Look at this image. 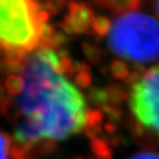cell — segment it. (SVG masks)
Instances as JSON below:
<instances>
[{
  "instance_id": "52a82bcc",
  "label": "cell",
  "mask_w": 159,
  "mask_h": 159,
  "mask_svg": "<svg viewBox=\"0 0 159 159\" xmlns=\"http://www.w3.org/2000/svg\"><path fill=\"white\" fill-rule=\"evenodd\" d=\"M111 27H112L111 20L105 16H99V17L94 18V20L91 25V30H89V32L92 35L97 37L98 39H102L104 37L108 35Z\"/></svg>"
},
{
  "instance_id": "6da1fadb",
  "label": "cell",
  "mask_w": 159,
  "mask_h": 159,
  "mask_svg": "<svg viewBox=\"0 0 159 159\" xmlns=\"http://www.w3.org/2000/svg\"><path fill=\"white\" fill-rule=\"evenodd\" d=\"M18 74L23 85L13 96L17 145L63 142L85 129L89 120L85 97L75 81L68 80L53 48L40 47L26 57Z\"/></svg>"
},
{
  "instance_id": "9c48e42d",
  "label": "cell",
  "mask_w": 159,
  "mask_h": 159,
  "mask_svg": "<svg viewBox=\"0 0 159 159\" xmlns=\"http://www.w3.org/2000/svg\"><path fill=\"white\" fill-rule=\"evenodd\" d=\"M83 51H84V54L85 57L92 61V63H98L102 57V51L100 48H98L97 46L92 45L87 41H84L83 43Z\"/></svg>"
},
{
  "instance_id": "5bb4252c",
  "label": "cell",
  "mask_w": 159,
  "mask_h": 159,
  "mask_svg": "<svg viewBox=\"0 0 159 159\" xmlns=\"http://www.w3.org/2000/svg\"><path fill=\"white\" fill-rule=\"evenodd\" d=\"M154 1H156V8H157V12L159 14V0H154Z\"/></svg>"
},
{
  "instance_id": "7c38bea8",
  "label": "cell",
  "mask_w": 159,
  "mask_h": 159,
  "mask_svg": "<svg viewBox=\"0 0 159 159\" xmlns=\"http://www.w3.org/2000/svg\"><path fill=\"white\" fill-rule=\"evenodd\" d=\"M51 13L45 10V8H40L39 11L37 12V14H35V19H37V21L39 24H46L48 20H50V18H51Z\"/></svg>"
},
{
  "instance_id": "5b68a950",
  "label": "cell",
  "mask_w": 159,
  "mask_h": 159,
  "mask_svg": "<svg viewBox=\"0 0 159 159\" xmlns=\"http://www.w3.org/2000/svg\"><path fill=\"white\" fill-rule=\"evenodd\" d=\"M94 18L96 16L91 7L81 1H72L63 21L59 23V27L65 33H85L89 32Z\"/></svg>"
},
{
  "instance_id": "3957f363",
  "label": "cell",
  "mask_w": 159,
  "mask_h": 159,
  "mask_svg": "<svg viewBox=\"0 0 159 159\" xmlns=\"http://www.w3.org/2000/svg\"><path fill=\"white\" fill-rule=\"evenodd\" d=\"M40 10L34 0H0V48L4 53L34 51L40 46Z\"/></svg>"
},
{
  "instance_id": "4fadbf2b",
  "label": "cell",
  "mask_w": 159,
  "mask_h": 159,
  "mask_svg": "<svg viewBox=\"0 0 159 159\" xmlns=\"http://www.w3.org/2000/svg\"><path fill=\"white\" fill-rule=\"evenodd\" d=\"M131 159H159V154L150 153V152H144V153L136 154L134 157H132Z\"/></svg>"
},
{
  "instance_id": "ba28073f",
  "label": "cell",
  "mask_w": 159,
  "mask_h": 159,
  "mask_svg": "<svg viewBox=\"0 0 159 159\" xmlns=\"http://www.w3.org/2000/svg\"><path fill=\"white\" fill-rule=\"evenodd\" d=\"M12 148L11 138L0 129V159H10Z\"/></svg>"
},
{
  "instance_id": "277c9868",
  "label": "cell",
  "mask_w": 159,
  "mask_h": 159,
  "mask_svg": "<svg viewBox=\"0 0 159 159\" xmlns=\"http://www.w3.org/2000/svg\"><path fill=\"white\" fill-rule=\"evenodd\" d=\"M130 108L143 127L159 137V65L133 80Z\"/></svg>"
},
{
  "instance_id": "8992f818",
  "label": "cell",
  "mask_w": 159,
  "mask_h": 159,
  "mask_svg": "<svg viewBox=\"0 0 159 159\" xmlns=\"http://www.w3.org/2000/svg\"><path fill=\"white\" fill-rule=\"evenodd\" d=\"M145 0H93L96 5L104 7L113 13H126L134 11L143 5Z\"/></svg>"
},
{
  "instance_id": "8fae6325",
  "label": "cell",
  "mask_w": 159,
  "mask_h": 159,
  "mask_svg": "<svg viewBox=\"0 0 159 159\" xmlns=\"http://www.w3.org/2000/svg\"><path fill=\"white\" fill-rule=\"evenodd\" d=\"M111 70L116 78H124L129 73V68L126 66V64L121 60H114L111 64Z\"/></svg>"
},
{
  "instance_id": "7a4b0ae2",
  "label": "cell",
  "mask_w": 159,
  "mask_h": 159,
  "mask_svg": "<svg viewBox=\"0 0 159 159\" xmlns=\"http://www.w3.org/2000/svg\"><path fill=\"white\" fill-rule=\"evenodd\" d=\"M107 45L117 56L133 63L159 59V21L143 12H126L116 18Z\"/></svg>"
},
{
  "instance_id": "30bf717a",
  "label": "cell",
  "mask_w": 159,
  "mask_h": 159,
  "mask_svg": "<svg viewBox=\"0 0 159 159\" xmlns=\"http://www.w3.org/2000/svg\"><path fill=\"white\" fill-rule=\"evenodd\" d=\"M66 41H67V37H66L65 32H59V31H58V32H56V33L53 34V37H52L51 39L47 40L45 47H50V48H60Z\"/></svg>"
}]
</instances>
